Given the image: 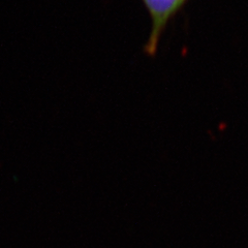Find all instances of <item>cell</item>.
Wrapping results in <instances>:
<instances>
[{"label": "cell", "mask_w": 248, "mask_h": 248, "mask_svg": "<svg viewBox=\"0 0 248 248\" xmlns=\"http://www.w3.org/2000/svg\"><path fill=\"white\" fill-rule=\"evenodd\" d=\"M151 19L150 34L144 51L148 56L157 53L160 38L174 17L188 2V0H142Z\"/></svg>", "instance_id": "obj_1"}]
</instances>
